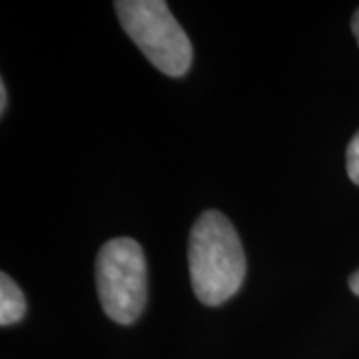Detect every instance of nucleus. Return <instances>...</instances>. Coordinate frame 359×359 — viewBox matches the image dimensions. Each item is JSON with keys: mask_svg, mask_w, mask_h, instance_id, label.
Listing matches in <instances>:
<instances>
[{"mask_svg": "<svg viewBox=\"0 0 359 359\" xmlns=\"http://www.w3.org/2000/svg\"><path fill=\"white\" fill-rule=\"evenodd\" d=\"M351 30H353V34H355V39H358L359 44V8L353 14V18H351Z\"/></svg>", "mask_w": 359, "mask_h": 359, "instance_id": "nucleus-8", "label": "nucleus"}, {"mask_svg": "<svg viewBox=\"0 0 359 359\" xmlns=\"http://www.w3.org/2000/svg\"><path fill=\"white\" fill-rule=\"evenodd\" d=\"M124 32L144 56L168 76H184L192 66V42L162 0H118L114 4Z\"/></svg>", "mask_w": 359, "mask_h": 359, "instance_id": "nucleus-2", "label": "nucleus"}, {"mask_svg": "<svg viewBox=\"0 0 359 359\" xmlns=\"http://www.w3.org/2000/svg\"><path fill=\"white\" fill-rule=\"evenodd\" d=\"M346 162H347V174H349V178H351L353 184H358L359 186V132L353 136V138H351L349 146H347Z\"/></svg>", "mask_w": 359, "mask_h": 359, "instance_id": "nucleus-5", "label": "nucleus"}, {"mask_svg": "<svg viewBox=\"0 0 359 359\" xmlns=\"http://www.w3.org/2000/svg\"><path fill=\"white\" fill-rule=\"evenodd\" d=\"M96 287L104 313L116 323L138 320L148 299V268L142 245L132 238H114L96 257Z\"/></svg>", "mask_w": 359, "mask_h": 359, "instance_id": "nucleus-3", "label": "nucleus"}, {"mask_svg": "<svg viewBox=\"0 0 359 359\" xmlns=\"http://www.w3.org/2000/svg\"><path fill=\"white\" fill-rule=\"evenodd\" d=\"M349 290L355 295H359V269L349 276Z\"/></svg>", "mask_w": 359, "mask_h": 359, "instance_id": "nucleus-7", "label": "nucleus"}, {"mask_svg": "<svg viewBox=\"0 0 359 359\" xmlns=\"http://www.w3.org/2000/svg\"><path fill=\"white\" fill-rule=\"evenodd\" d=\"M26 299L11 276H0V325L8 327L25 318Z\"/></svg>", "mask_w": 359, "mask_h": 359, "instance_id": "nucleus-4", "label": "nucleus"}, {"mask_svg": "<svg viewBox=\"0 0 359 359\" xmlns=\"http://www.w3.org/2000/svg\"><path fill=\"white\" fill-rule=\"evenodd\" d=\"M6 106H8V88H6L4 80H0V112L2 114L6 112Z\"/></svg>", "mask_w": 359, "mask_h": 359, "instance_id": "nucleus-6", "label": "nucleus"}, {"mask_svg": "<svg viewBox=\"0 0 359 359\" xmlns=\"http://www.w3.org/2000/svg\"><path fill=\"white\" fill-rule=\"evenodd\" d=\"M188 266L194 294L204 306H222L240 292L245 278L244 248L222 212L208 210L196 219L188 240Z\"/></svg>", "mask_w": 359, "mask_h": 359, "instance_id": "nucleus-1", "label": "nucleus"}]
</instances>
